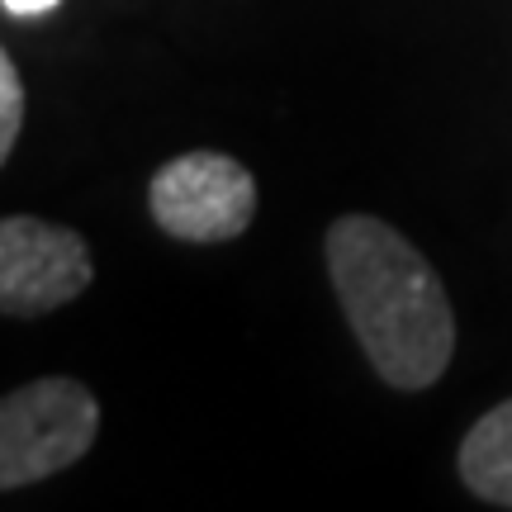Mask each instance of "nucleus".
Listing matches in <instances>:
<instances>
[{"label": "nucleus", "mask_w": 512, "mask_h": 512, "mask_svg": "<svg viewBox=\"0 0 512 512\" xmlns=\"http://www.w3.org/2000/svg\"><path fill=\"white\" fill-rule=\"evenodd\" d=\"M147 209L152 223L176 242H233L247 233L256 214V176L228 152H181L147 185Z\"/></svg>", "instance_id": "3"}, {"label": "nucleus", "mask_w": 512, "mask_h": 512, "mask_svg": "<svg viewBox=\"0 0 512 512\" xmlns=\"http://www.w3.org/2000/svg\"><path fill=\"white\" fill-rule=\"evenodd\" d=\"M10 15H19V19H29V15H48V10H57L62 0H0Z\"/></svg>", "instance_id": "7"}, {"label": "nucleus", "mask_w": 512, "mask_h": 512, "mask_svg": "<svg viewBox=\"0 0 512 512\" xmlns=\"http://www.w3.org/2000/svg\"><path fill=\"white\" fill-rule=\"evenodd\" d=\"M19 128H24V81H19L10 53L0 48V166L10 162V152L19 143Z\"/></svg>", "instance_id": "6"}, {"label": "nucleus", "mask_w": 512, "mask_h": 512, "mask_svg": "<svg viewBox=\"0 0 512 512\" xmlns=\"http://www.w3.org/2000/svg\"><path fill=\"white\" fill-rule=\"evenodd\" d=\"M460 479L465 489L494 508H512V399L489 408L460 441Z\"/></svg>", "instance_id": "5"}, {"label": "nucleus", "mask_w": 512, "mask_h": 512, "mask_svg": "<svg viewBox=\"0 0 512 512\" xmlns=\"http://www.w3.org/2000/svg\"><path fill=\"white\" fill-rule=\"evenodd\" d=\"M328 275L370 370L418 394L456 356V313L432 261L375 214H342L328 228Z\"/></svg>", "instance_id": "1"}, {"label": "nucleus", "mask_w": 512, "mask_h": 512, "mask_svg": "<svg viewBox=\"0 0 512 512\" xmlns=\"http://www.w3.org/2000/svg\"><path fill=\"white\" fill-rule=\"evenodd\" d=\"M100 432V403L72 375H43L0 399V494L72 470Z\"/></svg>", "instance_id": "2"}, {"label": "nucleus", "mask_w": 512, "mask_h": 512, "mask_svg": "<svg viewBox=\"0 0 512 512\" xmlns=\"http://www.w3.org/2000/svg\"><path fill=\"white\" fill-rule=\"evenodd\" d=\"M91 280V247L76 228L34 214L0 219V313L10 318L53 313L91 290Z\"/></svg>", "instance_id": "4"}]
</instances>
